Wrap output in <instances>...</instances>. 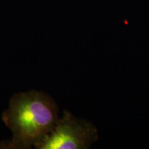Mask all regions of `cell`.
<instances>
[{"label":"cell","mask_w":149,"mask_h":149,"mask_svg":"<svg viewBox=\"0 0 149 149\" xmlns=\"http://www.w3.org/2000/svg\"><path fill=\"white\" fill-rule=\"evenodd\" d=\"M97 138V130L93 124L76 118L65 110L53 129L37 149L89 148Z\"/></svg>","instance_id":"7a4b0ae2"},{"label":"cell","mask_w":149,"mask_h":149,"mask_svg":"<svg viewBox=\"0 0 149 149\" xmlns=\"http://www.w3.org/2000/svg\"><path fill=\"white\" fill-rule=\"evenodd\" d=\"M59 118L57 104L46 93L30 91L15 94L2 114L13 137L1 141L0 149L37 148Z\"/></svg>","instance_id":"6da1fadb"}]
</instances>
